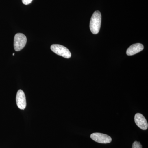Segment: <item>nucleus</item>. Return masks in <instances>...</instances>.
I'll list each match as a JSON object with an SVG mask.
<instances>
[{
	"instance_id": "obj_7",
	"label": "nucleus",
	"mask_w": 148,
	"mask_h": 148,
	"mask_svg": "<svg viewBox=\"0 0 148 148\" xmlns=\"http://www.w3.org/2000/svg\"><path fill=\"white\" fill-rule=\"evenodd\" d=\"M144 49V46L142 44L136 43L132 45L127 50L126 54L128 56L135 55L139 53Z\"/></svg>"
},
{
	"instance_id": "obj_6",
	"label": "nucleus",
	"mask_w": 148,
	"mask_h": 148,
	"mask_svg": "<svg viewBox=\"0 0 148 148\" xmlns=\"http://www.w3.org/2000/svg\"><path fill=\"white\" fill-rule=\"evenodd\" d=\"M135 121L138 127L143 130L147 129L148 124L143 114L137 113L135 115Z\"/></svg>"
},
{
	"instance_id": "obj_2",
	"label": "nucleus",
	"mask_w": 148,
	"mask_h": 148,
	"mask_svg": "<svg viewBox=\"0 0 148 148\" xmlns=\"http://www.w3.org/2000/svg\"><path fill=\"white\" fill-rule=\"evenodd\" d=\"M27 42V37L23 34L18 33L15 35L14 40V50L18 51L23 49Z\"/></svg>"
},
{
	"instance_id": "obj_5",
	"label": "nucleus",
	"mask_w": 148,
	"mask_h": 148,
	"mask_svg": "<svg viewBox=\"0 0 148 148\" xmlns=\"http://www.w3.org/2000/svg\"><path fill=\"white\" fill-rule=\"evenodd\" d=\"M16 105L19 109L24 110L27 106L26 96L23 90H19L17 91L16 96Z\"/></svg>"
},
{
	"instance_id": "obj_8",
	"label": "nucleus",
	"mask_w": 148,
	"mask_h": 148,
	"mask_svg": "<svg viewBox=\"0 0 148 148\" xmlns=\"http://www.w3.org/2000/svg\"><path fill=\"white\" fill-rule=\"evenodd\" d=\"M132 148H142V145L140 142L135 141L132 144Z\"/></svg>"
},
{
	"instance_id": "obj_10",
	"label": "nucleus",
	"mask_w": 148,
	"mask_h": 148,
	"mask_svg": "<svg viewBox=\"0 0 148 148\" xmlns=\"http://www.w3.org/2000/svg\"><path fill=\"white\" fill-rule=\"evenodd\" d=\"M13 56H14V53H13Z\"/></svg>"
},
{
	"instance_id": "obj_4",
	"label": "nucleus",
	"mask_w": 148,
	"mask_h": 148,
	"mask_svg": "<svg viewBox=\"0 0 148 148\" xmlns=\"http://www.w3.org/2000/svg\"><path fill=\"white\" fill-rule=\"evenodd\" d=\"M90 137L95 142L102 144L110 143L112 141V138L109 135L98 132L92 133Z\"/></svg>"
},
{
	"instance_id": "obj_3",
	"label": "nucleus",
	"mask_w": 148,
	"mask_h": 148,
	"mask_svg": "<svg viewBox=\"0 0 148 148\" xmlns=\"http://www.w3.org/2000/svg\"><path fill=\"white\" fill-rule=\"evenodd\" d=\"M51 49L54 53L64 58H69L71 56L70 51L64 46L58 44L52 45L51 46Z\"/></svg>"
},
{
	"instance_id": "obj_9",
	"label": "nucleus",
	"mask_w": 148,
	"mask_h": 148,
	"mask_svg": "<svg viewBox=\"0 0 148 148\" xmlns=\"http://www.w3.org/2000/svg\"><path fill=\"white\" fill-rule=\"evenodd\" d=\"M32 1L33 0H22L23 4L26 5H27L31 3L32 2Z\"/></svg>"
},
{
	"instance_id": "obj_1",
	"label": "nucleus",
	"mask_w": 148,
	"mask_h": 148,
	"mask_svg": "<svg viewBox=\"0 0 148 148\" xmlns=\"http://www.w3.org/2000/svg\"><path fill=\"white\" fill-rule=\"evenodd\" d=\"M101 14L99 11H95L92 14L90 20V31L94 34L99 33L101 28Z\"/></svg>"
}]
</instances>
